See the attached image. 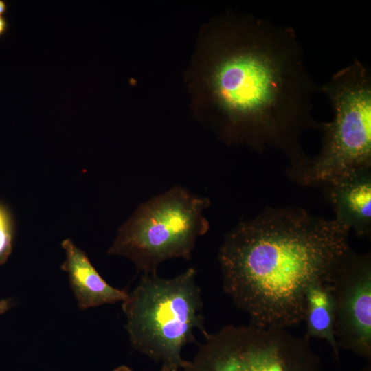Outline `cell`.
I'll use <instances>...</instances> for the list:
<instances>
[{"label":"cell","mask_w":371,"mask_h":371,"mask_svg":"<svg viewBox=\"0 0 371 371\" xmlns=\"http://www.w3.org/2000/svg\"><path fill=\"white\" fill-rule=\"evenodd\" d=\"M225 30L210 85L227 131L257 150H280L291 174L300 172L310 160L300 136L319 126L311 115L319 86L308 72L295 30L254 18Z\"/></svg>","instance_id":"1"},{"label":"cell","mask_w":371,"mask_h":371,"mask_svg":"<svg viewBox=\"0 0 371 371\" xmlns=\"http://www.w3.org/2000/svg\"><path fill=\"white\" fill-rule=\"evenodd\" d=\"M350 230L302 208L268 209L225 237V292L251 324L286 329L304 321L311 286L328 282L351 250Z\"/></svg>","instance_id":"2"},{"label":"cell","mask_w":371,"mask_h":371,"mask_svg":"<svg viewBox=\"0 0 371 371\" xmlns=\"http://www.w3.org/2000/svg\"><path fill=\"white\" fill-rule=\"evenodd\" d=\"M190 268L172 278L142 274L136 287L122 302L131 346L156 362L183 369V348L195 342L194 330L203 335V302Z\"/></svg>","instance_id":"3"},{"label":"cell","mask_w":371,"mask_h":371,"mask_svg":"<svg viewBox=\"0 0 371 371\" xmlns=\"http://www.w3.org/2000/svg\"><path fill=\"white\" fill-rule=\"evenodd\" d=\"M333 117L319 122L322 144L297 181L330 184L355 170L371 166V73L355 58L319 86Z\"/></svg>","instance_id":"4"},{"label":"cell","mask_w":371,"mask_h":371,"mask_svg":"<svg viewBox=\"0 0 371 371\" xmlns=\"http://www.w3.org/2000/svg\"><path fill=\"white\" fill-rule=\"evenodd\" d=\"M210 201L179 186L137 207L120 227L107 253L131 260L142 274L156 273L164 261L189 260L209 223L203 216Z\"/></svg>","instance_id":"5"},{"label":"cell","mask_w":371,"mask_h":371,"mask_svg":"<svg viewBox=\"0 0 371 371\" xmlns=\"http://www.w3.org/2000/svg\"><path fill=\"white\" fill-rule=\"evenodd\" d=\"M203 336L183 371H321L310 340L284 328L228 325Z\"/></svg>","instance_id":"6"},{"label":"cell","mask_w":371,"mask_h":371,"mask_svg":"<svg viewBox=\"0 0 371 371\" xmlns=\"http://www.w3.org/2000/svg\"><path fill=\"white\" fill-rule=\"evenodd\" d=\"M339 348L371 359V256L352 250L328 281Z\"/></svg>","instance_id":"7"},{"label":"cell","mask_w":371,"mask_h":371,"mask_svg":"<svg viewBox=\"0 0 371 371\" xmlns=\"http://www.w3.org/2000/svg\"><path fill=\"white\" fill-rule=\"evenodd\" d=\"M335 220L362 238L371 231L370 168L355 170L328 184Z\"/></svg>","instance_id":"8"},{"label":"cell","mask_w":371,"mask_h":371,"mask_svg":"<svg viewBox=\"0 0 371 371\" xmlns=\"http://www.w3.org/2000/svg\"><path fill=\"white\" fill-rule=\"evenodd\" d=\"M61 246L66 259L61 269L68 276L71 289L81 310H87L106 304L123 302L126 291L108 284L93 267L86 254L69 238L63 240Z\"/></svg>","instance_id":"9"},{"label":"cell","mask_w":371,"mask_h":371,"mask_svg":"<svg viewBox=\"0 0 371 371\" xmlns=\"http://www.w3.org/2000/svg\"><path fill=\"white\" fill-rule=\"evenodd\" d=\"M335 304L328 281L313 284L309 289L305 304L304 337L322 339L330 346L335 359L339 361V348L335 335Z\"/></svg>","instance_id":"10"},{"label":"cell","mask_w":371,"mask_h":371,"mask_svg":"<svg viewBox=\"0 0 371 371\" xmlns=\"http://www.w3.org/2000/svg\"><path fill=\"white\" fill-rule=\"evenodd\" d=\"M14 236L13 217L6 206L0 203V266L12 251Z\"/></svg>","instance_id":"11"},{"label":"cell","mask_w":371,"mask_h":371,"mask_svg":"<svg viewBox=\"0 0 371 371\" xmlns=\"http://www.w3.org/2000/svg\"><path fill=\"white\" fill-rule=\"evenodd\" d=\"M12 305V302L10 299H2L0 300V315L5 313Z\"/></svg>","instance_id":"12"},{"label":"cell","mask_w":371,"mask_h":371,"mask_svg":"<svg viewBox=\"0 0 371 371\" xmlns=\"http://www.w3.org/2000/svg\"><path fill=\"white\" fill-rule=\"evenodd\" d=\"M8 30V22L7 19L2 16H0V37L3 36Z\"/></svg>","instance_id":"13"},{"label":"cell","mask_w":371,"mask_h":371,"mask_svg":"<svg viewBox=\"0 0 371 371\" xmlns=\"http://www.w3.org/2000/svg\"><path fill=\"white\" fill-rule=\"evenodd\" d=\"M8 10V5L5 1L0 0V16H2Z\"/></svg>","instance_id":"14"},{"label":"cell","mask_w":371,"mask_h":371,"mask_svg":"<svg viewBox=\"0 0 371 371\" xmlns=\"http://www.w3.org/2000/svg\"><path fill=\"white\" fill-rule=\"evenodd\" d=\"M113 371H133L131 368L126 366H120L113 369Z\"/></svg>","instance_id":"15"},{"label":"cell","mask_w":371,"mask_h":371,"mask_svg":"<svg viewBox=\"0 0 371 371\" xmlns=\"http://www.w3.org/2000/svg\"><path fill=\"white\" fill-rule=\"evenodd\" d=\"M160 371H178V369L168 366L162 365Z\"/></svg>","instance_id":"16"},{"label":"cell","mask_w":371,"mask_h":371,"mask_svg":"<svg viewBox=\"0 0 371 371\" xmlns=\"http://www.w3.org/2000/svg\"><path fill=\"white\" fill-rule=\"evenodd\" d=\"M361 371H370V366L365 367Z\"/></svg>","instance_id":"17"}]
</instances>
